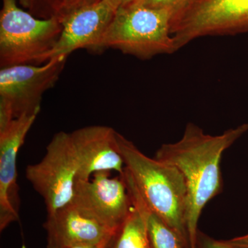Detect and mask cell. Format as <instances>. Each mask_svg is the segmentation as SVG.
Here are the masks:
<instances>
[{
	"instance_id": "cell-1",
	"label": "cell",
	"mask_w": 248,
	"mask_h": 248,
	"mask_svg": "<svg viewBox=\"0 0 248 248\" xmlns=\"http://www.w3.org/2000/svg\"><path fill=\"white\" fill-rule=\"evenodd\" d=\"M248 131V123H245L211 135L188 123L181 140L164 143L155 154V159L175 167L185 180L186 228L190 248H196L198 222L204 207L223 190L222 155Z\"/></svg>"
},
{
	"instance_id": "cell-2",
	"label": "cell",
	"mask_w": 248,
	"mask_h": 248,
	"mask_svg": "<svg viewBox=\"0 0 248 248\" xmlns=\"http://www.w3.org/2000/svg\"><path fill=\"white\" fill-rule=\"evenodd\" d=\"M116 139L125 172L142 200L190 248L186 221L187 188L182 174L174 166L143 154L118 132Z\"/></svg>"
},
{
	"instance_id": "cell-3",
	"label": "cell",
	"mask_w": 248,
	"mask_h": 248,
	"mask_svg": "<svg viewBox=\"0 0 248 248\" xmlns=\"http://www.w3.org/2000/svg\"><path fill=\"white\" fill-rule=\"evenodd\" d=\"M172 19L167 10L133 4L120 6L103 36L99 52L115 49L142 60L175 53Z\"/></svg>"
},
{
	"instance_id": "cell-4",
	"label": "cell",
	"mask_w": 248,
	"mask_h": 248,
	"mask_svg": "<svg viewBox=\"0 0 248 248\" xmlns=\"http://www.w3.org/2000/svg\"><path fill=\"white\" fill-rule=\"evenodd\" d=\"M0 14V67L44 64L61 35L58 17L37 19L19 9L16 0H2Z\"/></svg>"
},
{
	"instance_id": "cell-5",
	"label": "cell",
	"mask_w": 248,
	"mask_h": 248,
	"mask_svg": "<svg viewBox=\"0 0 248 248\" xmlns=\"http://www.w3.org/2000/svg\"><path fill=\"white\" fill-rule=\"evenodd\" d=\"M248 32V0H190L173 16L178 49L199 37Z\"/></svg>"
},
{
	"instance_id": "cell-6",
	"label": "cell",
	"mask_w": 248,
	"mask_h": 248,
	"mask_svg": "<svg viewBox=\"0 0 248 248\" xmlns=\"http://www.w3.org/2000/svg\"><path fill=\"white\" fill-rule=\"evenodd\" d=\"M79 165L71 133L55 134L43 159L26 169V177L44 199L47 215L71 203Z\"/></svg>"
},
{
	"instance_id": "cell-7",
	"label": "cell",
	"mask_w": 248,
	"mask_h": 248,
	"mask_svg": "<svg viewBox=\"0 0 248 248\" xmlns=\"http://www.w3.org/2000/svg\"><path fill=\"white\" fill-rule=\"evenodd\" d=\"M67 58H52L38 66L17 65L1 68L0 102L11 108L15 119L40 113L44 94L56 84Z\"/></svg>"
},
{
	"instance_id": "cell-8",
	"label": "cell",
	"mask_w": 248,
	"mask_h": 248,
	"mask_svg": "<svg viewBox=\"0 0 248 248\" xmlns=\"http://www.w3.org/2000/svg\"><path fill=\"white\" fill-rule=\"evenodd\" d=\"M72 203L117 234L133 208L122 174L112 177L110 172H99L89 180L77 181Z\"/></svg>"
},
{
	"instance_id": "cell-9",
	"label": "cell",
	"mask_w": 248,
	"mask_h": 248,
	"mask_svg": "<svg viewBox=\"0 0 248 248\" xmlns=\"http://www.w3.org/2000/svg\"><path fill=\"white\" fill-rule=\"evenodd\" d=\"M118 8L112 0H101L62 17L61 35L49 55L48 61L58 57L68 58L79 49L99 52V43Z\"/></svg>"
},
{
	"instance_id": "cell-10",
	"label": "cell",
	"mask_w": 248,
	"mask_h": 248,
	"mask_svg": "<svg viewBox=\"0 0 248 248\" xmlns=\"http://www.w3.org/2000/svg\"><path fill=\"white\" fill-rule=\"evenodd\" d=\"M38 115L14 119L0 131V231L19 219L17 157Z\"/></svg>"
},
{
	"instance_id": "cell-11",
	"label": "cell",
	"mask_w": 248,
	"mask_h": 248,
	"mask_svg": "<svg viewBox=\"0 0 248 248\" xmlns=\"http://www.w3.org/2000/svg\"><path fill=\"white\" fill-rule=\"evenodd\" d=\"M44 228L47 248H66L79 245L110 247L117 234L85 215L73 203L47 215Z\"/></svg>"
},
{
	"instance_id": "cell-12",
	"label": "cell",
	"mask_w": 248,
	"mask_h": 248,
	"mask_svg": "<svg viewBox=\"0 0 248 248\" xmlns=\"http://www.w3.org/2000/svg\"><path fill=\"white\" fill-rule=\"evenodd\" d=\"M117 131L105 125H90L71 133L79 170L78 179L89 180L99 172L125 170L123 157L117 146Z\"/></svg>"
},
{
	"instance_id": "cell-13",
	"label": "cell",
	"mask_w": 248,
	"mask_h": 248,
	"mask_svg": "<svg viewBox=\"0 0 248 248\" xmlns=\"http://www.w3.org/2000/svg\"><path fill=\"white\" fill-rule=\"evenodd\" d=\"M123 176L131 200L140 207L144 215L147 232L151 248H188L179 235L161 217L147 206L126 173H124Z\"/></svg>"
},
{
	"instance_id": "cell-14",
	"label": "cell",
	"mask_w": 248,
	"mask_h": 248,
	"mask_svg": "<svg viewBox=\"0 0 248 248\" xmlns=\"http://www.w3.org/2000/svg\"><path fill=\"white\" fill-rule=\"evenodd\" d=\"M132 203L131 211L115 235L111 248H152L144 215L133 201Z\"/></svg>"
},
{
	"instance_id": "cell-15",
	"label": "cell",
	"mask_w": 248,
	"mask_h": 248,
	"mask_svg": "<svg viewBox=\"0 0 248 248\" xmlns=\"http://www.w3.org/2000/svg\"><path fill=\"white\" fill-rule=\"evenodd\" d=\"M190 0H134L130 4L140 5L153 9L167 10L172 13L173 17Z\"/></svg>"
},
{
	"instance_id": "cell-16",
	"label": "cell",
	"mask_w": 248,
	"mask_h": 248,
	"mask_svg": "<svg viewBox=\"0 0 248 248\" xmlns=\"http://www.w3.org/2000/svg\"><path fill=\"white\" fill-rule=\"evenodd\" d=\"M196 248H234L226 241L217 240L200 231L197 233Z\"/></svg>"
},
{
	"instance_id": "cell-17",
	"label": "cell",
	"mask_w": 248,
	"mask_h": 248,
	"mask_svg": "<svg viewBox=\"0 0 248 248\" xmlns=\"http://www.w3.org/2000/svg\"><path fill=\"white\" fill-rule=\"evenodd\" d=\"M101 0H64L62 5L61 11L59 15V19H61L66 14H69L74 10L97 3Z\"/></svg>"
},
{
	"instance_id": "cell-18",
	"label": "cell",
	"mask_w": 248,
	"mask_h": 248,
	"mask_svg": "<svg viewBox=\"0 0 248 248\" xmlns=\"http://www.w3.org/2000/svg\"><path fill=\"white\" fill-rule=\"evenodd\" d=\"M226 241L234 248H248V234L226 240Z\"/></svg>"
},
{
	"instance_id": "cell-19",
	"label": "cell",
	"mask_w": 248,
	"mask_h": 248,
	"mask_svg": "<svg viewBox=\"0 0 248 248\" xmlns=\"http://www.w3.org/2000/svg\"><path fill=\"white\" fill-rule=\"evenodd\" d=\"M112 1H113L118 6V7H120V6L130 4V3L133 2L134 0H112Z\"/></svg>"
},
{
	"instance_id": "cell-20",
	"label": "cell",
	"mask_w": 248,
	"mask_h": 248,
	"mask_svg": "<svg viewBox=\"0 0 248 248\" xmlns=\"http://www.w3.org/2000/svg\"><path fill=\"white\" fill-rule=\"evenodd\" d=\"M66 248H102L97 246H93V245H79V246H71Z\"/></svg>"
},
{
	"instance_id": "cell-21",
	"label": "cell",
	"mask_w": 248,
	"mask_h": 248,
	"mask_svg": "<svg viewBox=\"0 0 248 248\" xmlns=\"http://www.w3.org/2000/svg\"><path fill=\"white\" fill-rule=\"evenodd\" d=\"M111 248V246H110V247H108V248Z\"/></svg>"
}]
</instances>
